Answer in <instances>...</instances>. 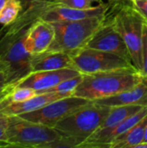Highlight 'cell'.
Segmentation results:
<instances>
[{
	"mask_svg": "<svg viewBox=\"0 0 147 148\" xmlns=\"http://www.w3.org/2000/svg\"><path fill=\"white\" fill-rule=\"evenodd\" d=\"M144 78L134 68L83 75L74 95L95 101L132 89Z\"/></svg>",
	"mask_w": 147,
	"mask_h": 148,
	"instance_id": "cell-1",
	"label": "cell"
},
{
	"mask_svg": "<svg viewBox=\"0 0 147 148\" xmlns=\"http://www.w3.org/2000/svg\"><path fill=\"white\" fill-rule=\"evenodd\" d=\"M110 110L111 107L91 101L62 119L54 127L62 136L71 140L75 147H78L99 129Z\"/></svg>",
	"mask_w": 147,
	"mask_h": 148,
	"instance_id": "cell-2",
	"label": "cell"
},
{
	"mask_svg": "<svg viewBox=\"0 0 147 148\" xmlns=\"http://www.w3.org/2000/svg\"><path fill=\"white\" fill-rule=\"evenodd\" d=\"M7 129L10 147L55 148L62 138L52 127L32 122L17 115H10Z\"/></svg>",
	"mask_w": 147,
	"mask_h": 148,
	"instance_id": "cell-3",
	"label": "cell"
},
{
	"mask_svg": "<svg viewBox=\"0 0 147 148\" xmlns=\"http://www.w3.org/2000/svg\"><path fill=\"white\" fill-rule=\"evenodd\" d=\"M108 17L96 16L75 21L51 23L55 28V39L48 50L73 54L85 47L92 35Z\"/></svg>",
	"mask_w": 147,
	"mask_h": 148,
	"instance_id": "cell-4",
	"label": "cell"
},
{
	"mask_svg": "<svg viewBox=\"0 0 147 148\" xmlns=\"http://www.w3.org/2000/svg\"><path fill=\"white\" fill-rule=\"evenodd\" d=\"M112 20L127 46L133 66L141 72L145 18L132 4H124L114 12Z\"/></svg>",
	"mask_w": 147,
	"mask_h": 148,
	"instance_id": "cell-5",
	"label": "cell"
},
{
	"mask_svg": "<svg viewBox=\"0 0 147 148\" xmlns=\"http://www.w3.org/2000/svg\"><path fill=\"white\" fill-rule=\"evenodd\" d=\"M71 56L75 69L82 75L134 68L121 56L93 49L82 48Z\"/></svg>",
	"mask_w": 147,
	"mask_h": 148,
	"instance_id": "cell-6",
	"label": "cell"
},
{
	"mask_svg": "<svg viewBox=\"0 0 147 148\" xmlns=\"http://www.w3.org/2000/svg\"><path fill=\"white\" fill-rule=\"evenodd\" d=\"M90 101L82 97L71 95L50 102L39 109L21 114L17 116L32 122L54 127L62 119L88 104Z\"/></svg>",
	"mask_w": 147,
	"mask_h": 148,
	"instance_id": "cell-7",
	"label": "cell"
},
{
	"mask_svg": "<svg viewBox=\"0 0 147 148\" xmlns=\"http://www.w3.org/2000/svg\"><path fill=\"white\" fill-rule=\"evenodd\" d=\"M84 48L116 54L131 62L127 46L116 29L111 16H108L92 35Z\"/></svg>",
	"mask_w": 147,
	"mask_h": 148,
	"instance_id": "cell-8",
	"label": "cell"
},
{
	"mask_svg": "<svg viewBox=\"0 0 147 148\" xmlns=\"http://www.w3.org/2000/svg\"><path fill=\"white\" fill-rule=\"evenodd\" d=\"M147 115V105L140 111L125 119L120 123L104 128H99L88 139L82 142L78 147L83 148H111L112 143L127 133L133 126Z\"/></svg>",
	"mask_w": 147,
	"mask_h": 148,
	"instance_id": "cell-9",
	"label": "cell"
},
{
	"mask_svg": "<svg viewBox=\"0 0 147 148\" xmlns=\"http://www.w3.org/2000/svg\"><path fill=\"white\" fill-rule=\"evenodd\" d=\"M111 10H113V8L109 3H105L92 9L81 10L50 3L43 10L39 19L49 23L75 21L96 16H107L109 15Z\"/></svg>",
	"mask_w": 147,
	"mask_h": 148,
	"instance_id": "cell-10",
	"label": "cell"
},
{
	"mask_svg": "<svg viewBox=\"0 0 147 148\" xmlns=\"http://www.w3.org/2000/svg\"><path fill=\"white\" fill-rule=\"evenodd\" d=\"M79 75H81V73L77 69L71 68L58 70L30 72L19 81L17 87L30 88L40 92L51 88L62 82Z\"/></svg>",
	"mask_w": 147,
	"mask_h": 148,
	"instance_id": "cell-11",
	"label": "cell"
},
{
	"mask_svg": "<svg viewBox=\"0 0 147 148\" xmlns=\"http://www.w3.org/2000/svg\"><path fill=\"white\" fill-rule=\"evenodd\" d=\"M55 36V28L51 23L37 19L27 31L24 47L31 56L45 52L51 46Z\"/></svg>",
	"mask_w": 147,
	"mask_h": 148,
	"instance_id": "cell-12",
	"label": "cell"
},
{
	"mask_svg": "<svg viewBox=\"0 0 147 148\" xmlns=\"http://www.w3.org/2000/svg\"><path fill=\"white\" fill-rule=\"evenodd\" d=\"M30 68L31 72L58 70L68 68L75 69L71 54L52 50L31 56Z\"/></svg>",
	"mask_w": 147,
	"mask_h": 148,
	"instance_id": "cell-13",
	"label": "cell"
},
{
	"mask_svg": "<svg viewBox=\"0 0 147 148\" xmlns=\"http://www.w3.org/2000/svg\"><path fill=\"white\" fill-rule=\"evenodd\" d=\"M94 102L107 107L126 106V105H147V78L135 88L121 92L118 95L93 101Z\"/></svg>",
	"mask_w": 147,
	"mask_h": 148,
	"instance_id": "cell-14",
	"label": "cell"
},
{
	"mask_svg": "<svg viewBox=\"0 0 147 148\" xmlns=\"http://www.w3.org/2000/svg\"><path fill=\"white\" fill-rule=\"evenodd\" d=\"M71 96L62 93H55V92H45L40 93L35 97L22 102H10L7 105L3 111L1 112L3 114L8 116L10 115H18L24 113H29L36 109H39L50 102H53L56 100Z\"/></svg>",
	"mask_w": 147,
	"mask_h": 148,
	"instance_id": "cell-15",
	"label": "cell"
},
{
	"mask_svg": "<svg viewBox=\"0 0 147 148\" xmlns=\"http://www.w3.org/2000/svg\"><path fill=\"white\" fill-rule=\"evenodd\" d=\"M147 126V115L133 126L127 133L116 139L111 145V148H134L143 142L145 131Z\"/></svg>",
	"mask_w": 147,
	"mask_h": 148,
	"instance_id": "cell-16",
	"label": "cell"
},
{
	"mask_svg": "<svg viewBox=\"0 0 147 148\" xmlns=\"http://www.w3.org/2000/svg\"><path fill=\"white\" fill-rule=\"evenodd\" d=\"M145 106L142 105H126V106H116L111 107V110L101 127L99 128L109 127L114 126L131 115L140 111Z\"/></svg>",
	"mask_w": 147,
	"mask_h": 148,
	"instance_id": "cell-17",
	"label": "cell"
},
{
	"mask_svg": "<svg viewBox=\"0 0 147 148\" xmlns=\"http://www.w3.org/2000/svg\"><path fill=\"white\" fill-rule=\"evenodd\" d=\"M23 7L20 0H6L0 10V24L3 27L9 26L23 12Z\"/></svg>",
	"mask_w": 147,
	"mask_h": 148,
	"instance_id": "cell-18",
	"label": "cell"
},
{
	"mask_svg": "<svg viewBox=\"0 0 147 148\" xmlns=\"http://www.w3.org/2000/svg\"><path fill=\"white\" fill-rule=\"evenodd\" d=\"M82 78H83V75L81 74L75 77L67 79L51 88H49V89H46L43 91H40L37 93L40 94V93H45V92H55V93H62V94H66L68 95H74V93H75V89L77 88V87L81 82Z\"/></svg>",
	"mask_w": 147,
	"mask_h": 148,
	"instance_id": "cell-19",
	"label": "cell"
},
{
	"mask_svg": "<svg viewBox=\"0 0 147 148\" xmlns=\"http://www.w3.org/2000/svg\"><path fill=\"white\" fill-rule=\"evenodd\" d=\"M52 3L75 9H92L105 4L103 0H55Z\"/></svg>",
	"mask_w": 147,
	"mask_h": 148,
	"instance_id": "cell-20",
	"label": "cell"
},
{
	"mask_svg": "<svg viewBox=\"0 0 147 148\" xmlns=\"http://www.w3.org/2000/svg\"><path fill=\"white\" fill-rule=\"evenodd\" d=\"M37 95V91L33 88L16 87L10 96V101L11 102H22L31 99Z\"/></svg>",
	"mask_w": 147,
	"mask_h": 148,
	"instance_id": "cell-21",
	"label": "cell"
},
{
	"mask_svg": "<svg viewBox=\"0 0 147 148\" xmlns=\"http://www.w3.org/2000/svg\"><path fill=\"white\" fill-rule=\"evenodd\" d=\"M18 82H10L4 89H3L0 92V114L3 111V109L9 105L11 101H10V96L13 93V91L16 89V88L18 85Z\"/></svg>",
	"mask_w": 147,
	"mask_h": 148,
	"instance_id": "cell-22",
	"label": "cell"
},
{
	"mask_svg": "<svg viewBox=\"0 0 147 148\" xmlns=\"http://www.w3.org/2000/svg\"><path fill=\"white\" fill-rule=\"evenodd\" d=\"M10 117L6 114H0V148L10 147L7 138V129Z\"/></svg>",
	"mask_w": 147,
	"mask_h": 148,
	"instance_id": "cell-23",
	"label": "cell"
},
{
	"mask_svg": "<svg viewBox=\"0 0 147 148\" xmlns=\"http://www.w3.org/2000/svg\"><path fill=\"white\" fill-rule=\"evenodd\" d=\"M141 75L147 78V21L145 22L143 29V42H142V69Z\"/></svg>",
	"mask_w": 147,
	"mask_h": 148,
	"instance_id": "cell-24",
	"label": "cell"
},
{
	"mask_svg": "<svg viewBox=\"0 0 147 148\" xmlns=\"http://www.w3.org/2000/svg\"><path fill=\"white\" fill-rule=\"evenodd\" d=\"M129 2L147 21V0H129Z\"/></svg>",
	"mask_w": 147,
	"mask_h": 148,
	"instance_id": "cell-25",
	"label": "cell"
},
{
	"mask_svg": "<svg viewBox=\"0 0 147 148\" xmlns=\"http://www.w3.org/2000/svg\"><path fill=\"white\" fill-rule=\"evenodd\" d=\"M18 82L13 78V75L10 71H2L0 72V92L4 89L10 82Z\"/></svg>",
	"mask_w": 147,
	"mask_h": 148,
	"instance_id": "cell-26",
	"label": "cell"
},
{
	"mask_svg": "<svg viewBox=\"0 0 147 148\" xmlns=\"http://www.w3.org/2000/svg\"><path fill=\"white\" fill-rule=\"evenodd\" d=\"M20 1L23 4V10H24L30 6L41 4V3H53L55 0H20Z\"/></svg>",
	"mask_w": 147,
	"mask_h": 148,
	"instance_id": "cell-27",
	"label": "cell"
},
{
	"mask_svg": "<svg viewBox=\"0 0 147 148\" xmlns=\"http://www.w3.org/2000/svg\"><path fill=\"white\" fill-rule=\"evenodd\" d=\"M6 70H9L11 72L10 70V64L0 56V72L2 71H6ZM14 78V77H13Z\"/></svg>",
	"mask_w": 147,
	"mask_h": 148,
	"instance_id": "cell-28",
	"label": "cell"
},
{
	"mask_svg": "<svg viewBox=\"0 0 147 148\" xmlns=\"http://www.w3.org/2000/svg\"><path fill=\"white\" fill-rule=\"evenodd\" d=\"M134 148H147V142H141L139 144H138L137 146H135Z\"/></svg>",
	"mask_w": 147,
	"mask_h": 148,
	"instance_id": "cell-29",
	"label": "cell"
},
{
	"mask_svg": "<svg viewBox=\"0 0 147 148\" xmlns=\"http://www.w3.org/2000/svg\"><path fill=\"white\" fill-rule=\"evenodd\" d=\"M144 142H147V126L146 128V131H145V136H144Z\"/></svg>",
	"mask_w": 147,
	"mask_h": 148,
	"instance_id": "cell-30",
	"label": "cell"
}]
</instances>
